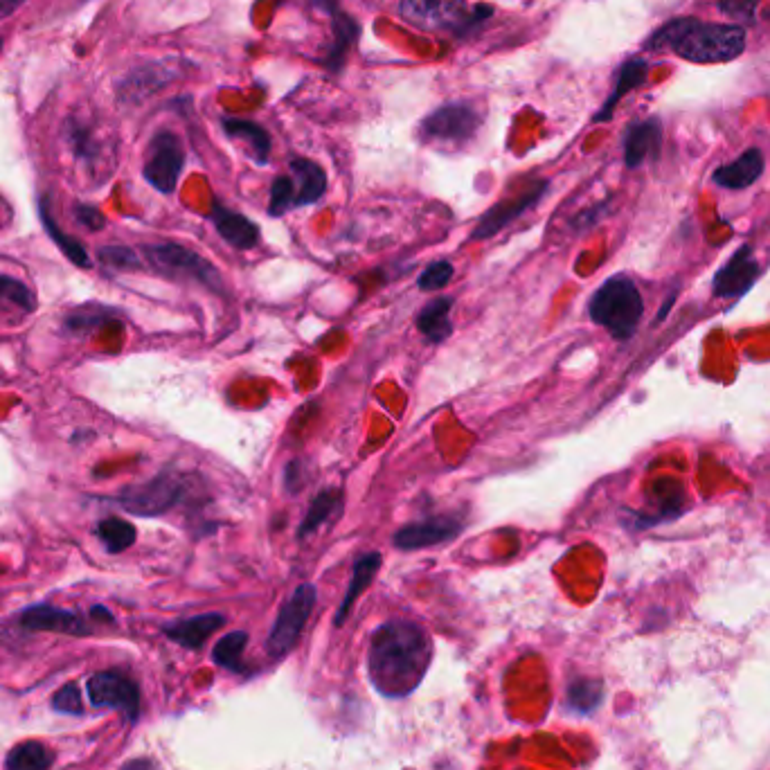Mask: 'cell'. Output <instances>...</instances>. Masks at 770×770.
Here are the masks:
<instances>
[{
	"instance_id": "obj_30",
	"label": "cell",
	"mask_w": 770,
	"mask_h": 770,
	"mask_svg": "<svg viewBox=\"0 0 770 770\" xmlns=\"http://www.w3.org/2000/svg\"><path fill=\"white\" fill-rule=\"evenodd\" d=\"M248 644V633L244 631H232L217 642V647L212 651V660L217 662L219 667L228 669V671H239L244 669V662H241V656H244V649Z\"/></svg>"
},
{
	"instance_id": "obj_3",
	"label": "cell",
	"mask_w": 770,
	"mask_h": 770,
	"mask_svg": "<svg viewBox=\"0 0 770 770\" xmlns=\"http://www.w3.org/2000/svg\"><path fill=\"white\" fill-rule=\"evenodd\" d=\"M399 14L406 23L426 32L449 30L458 34H471L482 23L494 16L489 5L469 7L467 0H401Z\"/></svg>"
},
{
	"instance_id": "obj_42",
	"label": "cell",
	"mask_w": 770,
	"mask_h": 770,
	"mask_svg": "<svg viewBox=\"0 0 770 770\" xmlns=\"http://www.w3.org/2000/svg\"><path fill=\"white\" fill-rule=\"evenodd\" d=\"M91 615L93 617H102V622H113V615L106 611V608H102V606H95L93 611H91Z\"/></svg>"
},
{
	"instance_id": "obj_5",
	"label": "cell",
	"mask_w": 770,
	"mask_h": 770,
	"mask_svg": "<svg viewBox=\"0 0 770 770\" xmlns=\"http://www.w3.org/2000/svg\"><path fill=\"white\" fill-rule=\"evenodd\" d=\"M145 257L158 273H165L169 277H185V280H192L217 293L223 291V280L217 268L208 259L181 244L163 241V244L145 246Z\"/></svg>"
},
{
	"instance_id": "obj_37",
	"label": "cell",
	"mask_w": 770,
	"mask_h": 770,
	"mask_svg": "<svg viewBox=\"0 0 770 770\" xmlns=\"http://www.w3.org/2000/svg\"><path fill=\"white\" fill-rule=\"evenodd\" d=\"M52 705L55 710L64 712V714H82L84 705H82V696H79V687L75 683H68L59 689L52 698Z\"/></svg>"
},
{
	"instance_id": "obj_2",
	"label": "cell",
	"mask_w": 770,
	"mask_h": 770,
	"mask_svg": "<svg viewBox=\"0 0 770 770\" xmlns=\"http://www.w3.org/2000/svg\"><path fill=\"white\" fill-rule=\"evenodd\" d=\"M649 48H671L692 64H728L746 50V32L739 25L678 19L653 34Z\"/></svg>"
},
{
	"instance_id": "obj_39",
	"label": "cell",
	"mask_w": 770,
	"mask_h": 770,
	"mask_svg": "<svg viewBox=\"0 0 770 770\" xmlns=\"http://www.w3.org/2000/svg\"><path fill=\"white\" fill-rule=\"evenodd\" d=\"M75 219H77V223H82V226L88 230H102L106 226L104 214L97 208H93V205H77Z\"/></svg>"
},
{
	"instance_id": "obj_34",
	"label": "cell",
	"mask_w": 770,
	"mask_h": 770,
	"mask_svg": "<svg viewBox=\"0 0 770 770\" xmlns=\"http://www.w3.org/2000/svg\"><path fill=\"white\" fill-rule=\"evenodd\" d=\"M0 298L14 302L16 307H21L28 313L37 307V300H34V293L30 291V286L23 284L21 280H16L12 275L0 273Z\"/></svg>"
},
{
	"instance_id": "obj_28",
	"label": "cell",
	"mask_w": 770,
	"mask_h": 770,
	"mask_svg": "<svg viewBox=\"0 0 770 770\" xmlns=\"http://www.w3.org/2000/svg\"><path fill=\"white\" fill-rule=\"evenodd\" d=\"M50 764V750L39 741L19 743V746L7 755V770H48Z\"/></svg>"
},
{
	"instance_id": "obj_25",
	"label": "cell",
	"mask_w": 770,
	"mask_h": 770,
	"mask_svg": "<svg viewBox=\"0 0 770 770\" xmlns=\"http://www.w3.org/2000/svg\"><path fill=\"white\" fill-rule=\"evenodd\" d=\"M39 217L43 221V228H46V232L52 237V241H55L57 248L70 259V262H73L79 268H91L93 262H91V257H88L86 248L79 244L75 237L66 235V232L59 228L55 214H52L46 199H41V203H39Z\"/></svg>"
},
{
	"instance_id": "obj_24",
	"label": "cell",
	"mask_w": 770,
	"mask_h": 770,
	"mask_svg": "<svg viewBox=\"0 0 770 770\" xmlns=\"http://www.w3.org/2000/svg\"><path fill=\"white\" fill-rule=\"evenodd\" d=\"M757 266L750 259L748 248H741L739 255L732 257V262L723 268V271L716 275V291L721 295H737L741 291H746L748 286L755 280Z\"/></svg>"
},
{
	"instance_id": "obj_29",
	"label": "cell",
	"mask_w": 770,
	"mask_h": 770,
	"mask_svg": "<svg viewBox=\"0 0 770 770\" xmlns=\"http://www.w3.org/2000/svg\"><path fill=\"white\" fill-rule=\"evenodd\" d=\"M97 536H100V541L106 545V550L113 554L131 548L138 539L136 527L127 521H122V518H113V516L97 523Z\"/></svg>"
},
{
	"instance_id": "obj_31",
	"label": "cell",
	"mask_w": 770,
	"mask_h": 770,
	"mask_svg": "<svg viewBox=\"0 0 770 770\" xmlns=\"http://www.w3.org/2000/svg\"><path fill=\"white\" fill-rule=\"evenodd\" d=\"M68 145L73 149L77 158H82L84 163H95L100 147H97L95 131L88 127L86 122H68Z\"/></svg>"
},
{
	"instance_id": "obj_14",
	"label": "cell",
	"mask_w": 770,
	"mask_h": 770,
	"mask_svg": "<svg viewBox=\"0 0 770 770\" xmlns=\"http://www.w3.org/2000/svg\"><path fill=\"white\" fill-rule=\"evenodd\" d=\"M210 219L226 244L237 250H250L259 244V228L244 214L228 210L219 201L212 203Z\"/></svg>"
},
{
	"instance_id": "obj_9",
	"label": "cell",
	"mask_w": 770,
	"mask_h": 770,
	"mask_svg": "<svg viewBox=\"0 0 770 770\" xmlns=\"http://www.w3.org/2000/svg\"><path fill=\"white\" fill-rule=\"evenodd\" d=\"M183 165L185 151L181 140L172 131H160L149 145V156L145 163L147 183L156 187L158 192L172 194L178 185V178H181Z\"/></svg>"
},
{
	"instance_id": "obj_32",
	"label": "cell",
	"mask_w": 770,
	"mask_h": 770,
	"mask_svg": "<svg viewBox=\"0 0 770 770\" xmlns=\"http://www.w3.org/2000/svg\"><path fill=\"white\" fill-rule=\"evenodd\" d=\"M602 694L604 689L597 680H575L568 687V705L579 714H588L602 701Z\"/></svg>"
},
{
	"instance_id": "obj_36",
	"label": "cell",
	"mask_w": 770,
	"mask_h": 770,
	"mask_svg": "<svg viewBox=\"0 0 770 770\" xmlns=\"http://www.w3.org/2000/svg\"><path fill=\"white\" fill-rule=\"evenodd\" d=\"M451 277H453V264L440 259V262H433L422 275H419L417 286L426 293H433L444 289V286L451 282Z\"/></svg>"
},
{
	"instance_id": "obj_15",
	"label": "cell",
	"mask_w": 770,
	"mask_h": 770,
	"mask_svg": "<svg viewBox=\"0 0 770 770\" xmlns=\"http://www.w3.org/2000/svg\"><path fill=\"white\" fill-rule=\"evenodd\" d=\"M21 624L30 631H55L68 635H88L91 629L75 613L55 606H32L23 613Z\"/></svg>"
},
{
	"instance_id": "obj_7",
	"label": "cell",
	"mask_w": 770,
	"mask_h": 770,
	"mask_svg": "<svg viewBox=\"0 0 770 770\" xmlns=\"http://www.w3.org/2000/svg\"><path fill=\"white\" fill-rule=\"evenodd\" d=\"M480 127V115L471 104H444L426 115L419 124V136L424 142L442 147H460L469 142Z\"/></svg>"
},
{
	"instance_id": "obj_16",
	"label": "cell",
	"mask_w": 770,
	"mask_h": 770,
	"mask_svg": "<svg viewBox=\"0 0 770 770\" xmlns=\"http://www.w3.org/2000/svg\"><path fill=\"white\" fill-rule=\"evenodd\" d=\"M223 624H226V617L221 613H205L169 624L165 626V633L169 640L178 642L185 649H201L205 640H208L214 631H219Z\"/></svg>"
},
{
	"instance_id": "obj_11",
	"label": "cell",
	"mask_w": 770,
	"mask_h": 770,
	"mask_svg": "<svg viewBox=\"0 0 770 770\" xmlns=\"http://www.w3.org/2000/svg\"><path fill=\"white\" fill-rule=\"evenodd\" d=\"M462 527L464 525L458 516H433L426 518V521L399 527L392 543H395V548L408 552L433 548V545L453 541L462 532Z\"/></svg>"
},
{
	"instance_id": "obj_26",
	"label": "cell",
	"mask_w": 770,
	"mask_h": 770,
	"mask_svg": "<svg viewBox=\"0 0 770 770\" xmlns=\"http://www.w3.org/2000/svg\"><path fill=\"white\" fill-rule=\"evenodd\" d=\"M340 505H343V496H340L338 489H322L320 494L311 500L309 512L300 523L298 539H307L320 525H325L329 518L338 512Z\"/></svg>"
},
{
	"instance_id": "obj_6",
	"label": "cell",
	"mask_w": 770,
	"mask_h": 770,
	"mask_svg": "<svg viewBox=\"0 0 770 770\" xmlns=\"http://www.w3.org/2000/svg\"><path fill=\"white\" fill-rule=\"evenodd\" d=\"M187 494V482L181 473L163 471L142 485L120 491L118 503L136 516H163L174 509Z\"/></svg>"
},
{
	"instance_id": "obj_40",
	"label": "cell",
	"mask_w": 770,
	"mask_h": 770,
	"mask_svg": "<svg viewBox=\"0 0 770 770\" xmlns=\"http://www.w3.org/2000/svg\"><path fill=\"white\" fill-rule=\"evenodd\" d=\"M23 3L25 0H0V19H7V16H12Z\"/></svg>"
},
{
	"instance_id": "obj_20",
	"label": "cell",
	"mask_w": 770,
	"mask_h": 770,
	"mask_svg": "<svg viewBox=\"0 0 770 770\" xmlns=\"http://www.w3.org/2000/svg\"><path fill=\"white\" fill-rule=\"evenodd\" d=\"M451 307V298H435L417 313V329L422 331L431 343H442V340L453 334Z\"/></svg>"
},
{
	"instance_id": "obj_12",
	"label": "cell",
	"mask_w": 770,
	"mask_h": 770,
	"mask_svg": "<svg viewBox=\"0 0 770 770\" xmlns=\"http://www.w3.org/2000/svg\"><path fill=\"white\" fill-rule=\"evenodd\" d=\"M545 190H548V183L541 181V183L532 185L530 190L523 192L521 196H514V199H507L503 203L494 205V208H491L489 212H485L480 217L476 230L471 232V241H485L489 237L498 235L500 230L507 228L509 223L521 217L525 210H530L534 203H539V199L545 194Z\"/></svg>"
},
{
	"instance_id": "obj_10",
	"label": "cell",
	"mask_w": 770,
	"mask_h": 770,
	"mask_svg": "<svg viewBox=\"0 0 770 770\" xmlns=\"http://www.w3.org/2000/svg\"><path fill=\"white\" fill-rule=\"evenodd\" d=\"M88 701L95 707H113L129 716L131 721L140 714V689L120 671H100L88 678Z\"/></svg>"
},
{
	"instance_id": "obj_27",
	"label": "cell",
	"mask_w": 770,
	"mask_h": 770,
	"mask_svg": "<svg viewBox=\"0 0 770 770\" xmlns=\"http://www.w3.org/2000/svg\"><path fill=\"white\" fill-rule=\"evenodd\" d=\"M644 77H647V64H644L642 59H631L629 64H624L620 70V77H617L615 91L611 97H608L606 104L602 106V111H599L597 122H604V120L611 118L615 104L620 102L626 93H631L633 88H638L644 82Z\"/></svg>"
},
{
	"instance_id": "obj_17",
	"label": "cell",
	"mask_w": 770,
	"mask_h": 770,
	"mask_svg": "<svg viewBox=\"0 0 770 770\" xmlns=\"http://www.w3.org/2000/svg\"><path fill=\"white\" fill-rule=\"evenodd\" d=\"M291 178L298 192V208L318 203L327 192V174L318 163L307 158L291 160Z\"/></svg>"
},
{
	"instance_id": "obj_21",
	"label": "cell",
	"mask_w": 770,
	"mask_h": 770,
	"mask_svg": "<svg viewBox=\"0 0 770 770\" xmlns=\"http://www.w3.org/2000/svg\"><path fill=\"white\" fill-rule=\"evenodd\" d=\"M221 124H223V131H226L232 140L246 142L250 154L255 158V163L259 165L268 163V156H271V136H268L264 127H259L257 122L237 120V118H226Z\"/></svg>"
},
{
	"instance_id": "obj_41",
	"label": "cell",
	"mask_w": 770,
	"mask_h": 770,
	"mask_svg": "<svg viewBox=\"0 0 770 770\" xmlns=\"http://www.w3.org/2000/svg\"><path fill=\"white\" fill-rule=\"evenodd\" d=\"M120 770H158V766L151 759H133L129 764H124Z\"/></svg>"
},
{
	"instance_id": "obj_8",
	"label": "cell",
	"mask_w": 770,
	"mask_h": 770,
	"mask_svg": "<svg viewBox=\"0 0 770 770\" xmlns=\"http://www.w3.org/2000/svg\"><path fill=\"white\" fill-rule=\"evenodd\" d=\"M316 599H318L316 586L302 584L289 597V602L280 608V613L275 617L271 635H268L266 640V649L271 653V658H284L286 653L295 647V642L300 640L302 629L307 626L309 617L313 613Z\"/></svg>"
},
{
	"instance_id": "obj_22",
	"label": "cell",
	"mask_w": 770,
	"mask_h": 770,
	"mask_svg": "<svg viewBox=\"0 0 770 770\" xmlns=\"http://www.w3.org/2000/svg\"><path fill=\"white\" fill-rule=\"evenodd\" d=\"M174 73H169L165 66H147V68H138L124 79V84L120 88V97L129 102H140L149 97L151 93H156L160 86H165L167 82H172Z\"/></svg>"
},
{
	"instance_id": "obj_18",
	"label": "cell",
	"mask_w": 770,
	"mask_h": 770,
	"mask_svg": "<svg viewBox=\"0 0 770 770\" xmlns=\"http://www.w3.org/2000/svg\"><path fill=\"white\" fill-rule=\"evenodd\" d=\"M381 561L383 559H381L379 552H367V554H363V557L354 563L352 581H349V588H347V593L343 597V604H340L338 613H336V620H334L336 626H343L345 624L347 615L352 613V606L356 604V599L361 597L363 590L374 581L376 572H379V568H381Z\"/></svg>"
},
{
	"instance_id": "obj_19",
	"label": "cell",
	"mask_w": 770,
	"mask_h": 770,
	"mask_svg": "<svg viewBox=\"0 0 770 770\" xmlns=\"http://www.w3.org/2000/svg\"><path fill=\"white\" fill-rule=\"evenodd\" d=\"M761 169H764V156H761V151L748 149L746 154L734 160V163L716 169L714 181L723 187H730V190H741V187H748L757 181L761 176Z\"/></svg>"
},
{
	"instance_id": "obj_1",
	"label": "cell",
	"mask_w": 770,
	"mask_h": 770,
	"mask_svg": "<svg viewBox=\"0 0 770 770\" xmlns=\"http://www.w3.org/2000/svg\"><path fill=\"white\" fill-rule=\"evenodd\" d=\"M433 660V642L422 626L392 620L372 633L367 647V676L385 698H404L422 685Z\"/></svg>"
},
{
	"instance_id": "obj_4",
	"label": "cell",
	"mask_w": 770,
	"mask_h": 770,
	"mask_svg": "<svg viewBox=\"0 0 770 770\" xmlns=\"http://www.w3.org/2000/svg\"><path fill=\"white\" fill-rule=\"evenodd\" d=\"M588 311L590 318L599 327L611 331L615 338L626 340L633 336V331L640 325L644 302L638 286L629 277L615 275L595 291L593 300L588 304Z\"/></svg>"
},
{
	"instance_id": "obj_13",
	"label": "cell",
	"mask_w": 770,
	"mask_h": 770,
	"mask_svg": "<svg viewBox=\"0 0 770 770\" xmlns=\"http://www.w3.org/2000/svg\"><path fill=\"white\" fill-rule=\"evenodd\" d=\"M311 5H316L318 10L327 12L331 16V30H334V41H331V48L327 52V59L322 61L329 70L338 73L340 68L345 66L347 61V52L354 46L358 39V23L352 19V16L345 14L340 10L338 0H311Z\"/></svg>"
},
{
	"instance_id": "obj_38",
	"label": "cell",
	"mask_w": 770,
	"mask_h": 770,
	"mask_svg": "<svg viewBox=\"0 0 770 770\" xmlns=\"http://www.w3.org/2000/svg\"><path fill=\"white\" fill-rule=\"evenodd\" d=\"M759 0H721V10L725 14L734 16V19L750 21L755 16Z\"/></svg>"
},
{
	"instance_id": "obj_44",
	"label": "cell",
	"mask_w": 770,
	"mask_h": 770,
	"mask_svg": "<svg viewBox=\"0 0 770 770\" xmlns=\"http://www.w3.org/2000/svg\"><path fill=\"white\" fill-rule=\"evenodd\" d=\"M768 19H770V12H768Z\"/></svg>"
},
{
	"instance_id": "obj_43",
	"label": "cell",
	"mask_w": 770,
	"mask_h": 770,
	"mask_svg": "<svg viewBox=\"0 0 770 770\" xmlns=\"http://www.w3.org/2000/svg\"><path fill=\"white\" fill-rule=\"evenodd\" d=\"M0 50H3V39H0Z\"/></svg>"
},
{
	"instance_id": "obj_23",
	"label": "cell",
	"mask_w": 770,
	"mask_h": 770,
	"mask_svg": "<svg viewBox=\"0 0 770 770\" xmlns=\"http://www.w3.org/2000/svg\"><path fill=\"white\" fill-rule=\"evenodd\" d=\"M660 147V127L658 122H640L626 133L624 142V158L629 167H638L647 160V156L656 154Z\"/></svg>"
},
{
	"instance_id": "obj_33",
	"label": "cell",
	"mask_w": 770,
	"mask_h": 770,
	"mask_svg": "<svg viewBox=\"0 0 770 770\" xmlns=\"http://www.w3.org/2000/svg\"><path fill=\"white\" fill-rule=\"evenodd\" d=\"M291 208H298V192L291 176H277L271 187V201H268V214L282 217Z\"/></svg>"
},
{
	"instance_id": "obj_35",
	"label": "cell",
	"mask_w": 770,
	"mask_h": 770,
	"mask_svg": "<svg viewBox=\"0 0 770 770\" xmlns=\"http://www.w3.org/2000/svg\"><path fill=\"white\" fill-rule=\"evenodd\" d=\"M97 257H100L102 264L118 268V271H138V268H142V259L129 246H104L100 248Z\"/></svg>"
}]
</instances>
